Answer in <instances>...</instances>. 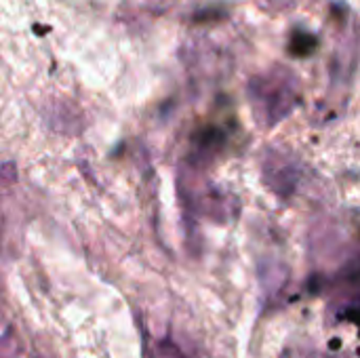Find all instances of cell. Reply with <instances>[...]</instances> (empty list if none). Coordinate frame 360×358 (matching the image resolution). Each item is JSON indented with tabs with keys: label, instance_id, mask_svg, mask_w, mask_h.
<instances>
[{
	"label": "cell",
	"instance_id": "6da1fadb",
	"mask_svg": "<svg viewBox=\"0 0 360 358\" xmlns=\"http://www.w3.org/2000/svg\"><path fill=\"white\" fill-rule=\"evenodd\" d=\"M249 101L257 124L274 127L291 114L297 101V80L287 68H272L249 82Z\"/></svg>",
	"mask_w": 360,
	"mask_h": 358
},
{
	"label": "cell",
	"instance_id": "7a4b0ae2",
	"mask_svg": "<svg viewBox=\"0 0 360 358\" xmlns=\"http://www.w3.org/2000/svg\"><path fill=\"white\" fill-rule=\"evenodd\" d=\"M196 148H194V158H205L209 154H217L221 143H224V133L215 131V129H205L200 135H196L194 139Z\"/></svg>",
	"mask_w": 360,
	"mask_h": 358
},
{
	"label": "cell",
	"instance_id": "3957f363",
	"mask_svg": "<svg viewBox=\"0 0 360 358\" xmlns=\"http://www.w3.org/2000/svg\"><path fill=\"white\" fill-rule=\"evenodd\" d=\"M314 46H316V38H314L312 34H295V36L291 38V53H293V55L304 57V55L312 53Z\"/></svg>",
	"mask_w": 360,
	"mask_h": 358
},
{
	"label": "cell",
	"instance_id": "277c9868",
	"mask_svg": "<svg viewBox=\"0 0 360 358\" xmlns=\"http://www.w3.org/2000/svg\"><path fill=\"white\" fill-rule=\"evenodd\" d=\"M160 357L162 358H184L181 357V352L177 350V346H173V344H162V348H160Z\"/></svg>",
	"mask_w": 360,
	"mask_h": 358
}]
</instances>
